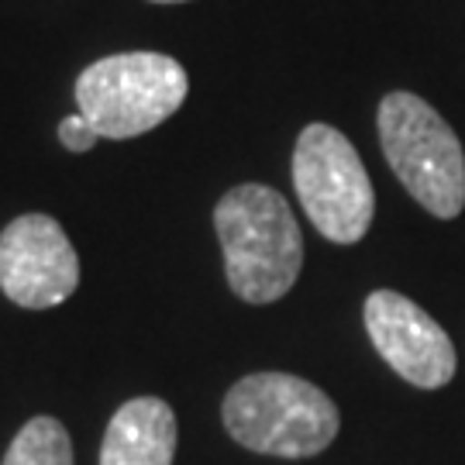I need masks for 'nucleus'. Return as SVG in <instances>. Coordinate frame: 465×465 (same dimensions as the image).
<instances>
[{"mask_svg": "<svg viewBox=\"0 0 465 465\" xmlns=\"http://www.w3.org/2000/svg\"><path fill=\"white\" fill-rule=\"evenodd\" d=\"M214 228L234 297L272 303L293 290L303 266V234L272 186L242 183L228 190L214 207Z\"/></svg>", "mask_w": 465, "mask_h": 465, "instance_id": "1", "label": "nucleus"}, {"mask_svg": "<svg viewBox=\"0 0 465 465\" xmlns=\"http://www.w3.org/2000/svg\"><path fill=\"white\" fill-rule=\"evenodd\" d=\"M221 417L242 449L276 459L321 455L341 428L334 400L290 372H252L238 380L224 397Z\"/></svg>", "mask_w": 465, "mask_h": 465, "instance_id": "2", "label": "nucleus"}, {"mask_svg": "<svg viewBox=\"0 0 465 465\" xmlns=\"http://www.w3.org/2000/svg\"><path fill=\"white\" fill-rule=\"evenodd\" d=\"M380 145L407 193L434 217L465 207V152L449 121L417 94L397 90L380 104Z\"/></svg>", "mask_w": 465, "mask_h": 465, "instance_id": "3", "label": "nucleus"}, {"mask_svg": "<svg viewBox=\"0 0 465 465\" xmlns=\"http://www.w3.org/2000/svg\"><path fill=\"white\" fill-rule=\"evenodd\" d=\"M190 80L186 69L163 52H121L97 59L76 80L80 114L100 138H134L159 128L180 111Z\"/></svg>", "mask_w": 465, "mask_h": 465, "instance_id": "4", "label": "nucleus"}, {"mask_svg": "<svg viewBox=\"0 0 465 465\" xmlns=\"http://www.w3.org/2000/svg\"><path fill=\"white\" fill-rule=\"evenodd\" d=\"M293 186L303 214L317 232L338 245L366 238L376 193L359 152L331 124H307L293 149Z\"/></svg>", "mask_w": 465, "mask_h": 465, "instance_id": "5", "label": "nucleus"}, {"mask_svg": "<svg viewBox=\"0 0 465 465\" xmlns=\"http://www.w3.org/2000/svg\"><path fill=\"white\" fill-rule=\"evenodd\" d=\"M80 255L59 221L21 214L0 234V290L25 311H45L76 293Z\"/></svg>", "mask_w": 465, "mask_h": 465, "instance_id": "6", "label": "nucleus"}, {"mask_svg": "<svg viewBox=\"0 0 465 465\" xmlns=\"http://www.w3.org/2000/svg\"><path fill=\"white\" fill-rule=\"evenodd\" d=\"M366 331L382 362L417 390H441L455 376V345L414 300L376 290L366 300Z\"/></svg>", "mask_w": 465, "mask_h": 465, "instance_id": "7", "label": "nucleus"}, {"mask_svg": "<svg viewBox=\"0 0 465 465\" xmlns=\"http://www.w3.org/2000/svg\"><path fill=\"white\" fill-rule=\"evenodd\" d=\"M176 438V414L166 400L134 397L111 417L100 465H173Z\"/></svg>", "mask_w": 465, "mask_h": 465, "instance_id": "8", "label": "nucleus"}, {"mask_svg": "<svg viewBox=\"0 0 465 465\" xmlns=\"http://www.w3.org/2000/svg\"><path fill=\"white\" fill-rule=\"evenodd\" d=\"M0 465H73V441L55 417H32Z\"/></svg>", "mask_w": 465, "mask_h": 465, "instance_id": "9", "label": "nucleus"}, {"mask_svg": "<svg viewBox=\"0 0 465 465\" xmlns=\"http://www.w3.org/2000/svg\"><path fill=\"white\" fill-rule=\"evenodd\" d=\"M59 142H63L69 152H90L100 142V134L84 114H73L59 124Z\"/></svg>", "mask_w": 465, "mask_h": 465, "instance_id": "10", "label": "nucleus"}, {"mask_svg": "<svg viewBox=\"0 0 465 465\" xmlns=\"http://www.w3.org/2000/svg\"><path fill=\"white\" fill-rule=\"evenodd\" d=\"M152 4H183V0H152Z\"/></svg>", "mask_w": 465, "mask_h": 465, "instance_id": "11", "label": "nucleus"}]
</instances>
